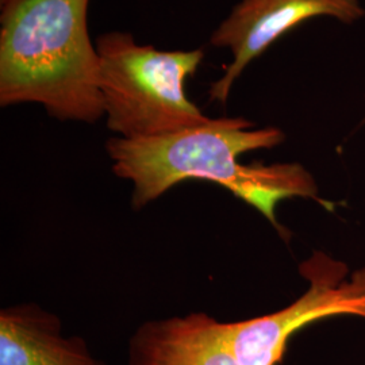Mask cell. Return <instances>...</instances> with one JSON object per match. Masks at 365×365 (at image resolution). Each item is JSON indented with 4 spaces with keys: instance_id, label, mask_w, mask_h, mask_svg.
I'll use <instances>...</instances> for the list:
<instances>
[{
    "instance_id": "1",
    "label": "cell",
    "mask_w": 365,
    "mask_h": 365,
    "mask_svg": "<svg viewBox=\"0 0 365 365\" xmlns=\"http://www.w3.org/2000/svg\"><path fill=\"white\" fill-rule=\"evenodd\" d=\"M284 141L277 128L255 129L242 117L211 118L207 123L148 138L113 137L106 143L115 176L131 182V206L144 209L176 184L197 179L218 184L271 222L277 205L288 197H314L317 187L300 164H242L238 157L271 149Z\"/></svg>"
},
{
    "instance_id": "7",
    "label": "cell",
    "mask_w": 365,
    "mask_h": 365,
    "mask_svg": "<svg viewBox=\"0 0 365 365\" xmlns=\"http://www.w3.org/2000/svg\"><path fill=\"white\" fill-rule=\"evenodd\" d=\"M0 365H106L78 336H66L60 317L38 304L0 312Z\"/></svg>"
},
{
    "instance_id": "6",
    "label": "cell",
    "mask_w": 365,
    "mask_h": 365,
    "mask_svg": "<svg viewBox=\"0 0 365 365\" xmlns=\"http://www.w3.org/2000/svg\"><path fill=\"white\" fill-rule=\"evenodd\" d=\"M129 365H241L223 322L206 313L148 321L129 341Z\"/></svg>"
},
{
    "instance_id": "2",
    "label": "cell",
    "mask_w": 365,
    "mask_h": 365,
    "mask_svg": "<svg viewBox=\"0 0 365 365\" xmlns=\"http://www.w3.org/2000/svg\"><path fill=\"white\" fill-rule=\"evenodd\" d=\"M90 0H0V106L38 103L61 122L105 118Z\"/></svg>"
},
{
    "instance_id": "5",
    "label": "cell",
    "mask_w": 365,
    "mask_h": 365,
    "mask_svg": "<svg viewBox=\"0 0 365 365\" xmlns=\"http://www.w3.org/2000/svg\"><path fill=\"white\" fill-rule=\"evenodd\" d=\"M359 0H241L210 37V45L227 49L232 61L210 87V101L226 103L237 78L288 31L317 16L353 24L364 16Z\"/></svg>"
},
{
    "instance_id": "4",
    "label": "cell",
    "mask_w": 365,
    "mask_h": 365,
    "mask_svg": "<svg viewBox=\"0 0 365 365\" xmlns=\"http://www.w3.org/2000/svg\"><path fill=\"white\" fill-rule=\"evenodd\" d=\"M299 272L310 287L292 304L247 321L223 322L225 336L240 364H280L289 339L319 319L336 315L365 318V269L348 279L342 262L317 252L300 264Z\"/></svg>"
},
{
    "instance_id": "3",
    "label": "cell",
    "mask_w": 365,
    "mask_h": 365,
    "mask_svg": "<svg viewBox=\"0 0 365 365\" xmlns=\"http://www.w3.org/2000/svg\"><path fill=\"white\" fill-rule=\"evenodd\" d=\"M95 45L106 125L118 137H156L211 119L184 90L185 80L203 63V48L161 51L119 30L98 36Z\"/></svg>"
}]
</instances>
